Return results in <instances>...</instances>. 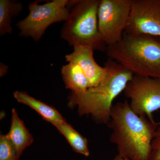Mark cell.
Segmentation results:
<instances>
[{"instance_id":"cell-4","label":"cell","mask_w":160,"mask_h":160,"mask_svg":"<svg viewBox=\"0 0 160 160\" xmlns=\"http://www.w3.org/2000/svg\"><path fill=\"white\" fill-rule=\"evenodd\" d=\"M100 0L69 1V18L61 32L62 39L69 46H84L106 52L98 27V12Z\"/></svg>"},{"instance_id":"cell-2","label":"cell","mask_w":160,"mask_h":160,"mask_svg":"<svg viewBox=\"0 0 160 160\" xmlns=\"http://www.w3.org/2000/svg\"><path fill=\"white\" fill-rule=\"evenodd\" d=\"M104 67L107 72L101 82L84 93H72L68 98V105L71 107L77 106L80 115H90L98 122L108 125L113 101L124 91L134 75L110 59H108Z\"/></svg>"},{"instance_id":"cell-16","label":"cell","mask_w":160,"mask_h":160,"mask_svg":"<svg viewBox=\"0 0 160 160\" xmlns=\"http://www.w3.org/2000/svg\"><path fill=\"white\" fill-rule=\"evenodd\" d=\"M149 160H160V124L152 141Z\"/></svg>"},{"instance_id":"cell-5","label":"cell","mask_w":160,"mask_h":160,"mask_svg":"<svg viewBox=\"0 0 160 160\" xmlns=\"http://www.w3.org/2000/svg\"><path fill=\"white\" fill-rule=\"evenodd\" d=\"M69 0H52L40 5L38 1L28 5L29 13L17 23L19 35L39 42L50 25L66 22L70 14Z\"/></svg>"},{"instance_id":"cell-13","label":"cell","mask_w":160,"mask_h":160,"mask_svg":"<svg viewBox=\"0 0 160 160\" xmlns=\"http://www.w3.org/2000/svg\"><path fill=\"white\" fill-rule=\"evenodd\" d=\"M23 9L21 2L13 0H0V35L11 34L12 20Z\"/></svg>"},{"instance_id":"cell-11","label":"cell","mask_w":160,"mask_h":160,"mask_svg":"<svg viewBox=\"0 0 160 160\" xmlns=\"http://www.w3.org/2000/svg\"><path fill=\"white\" fill-rule=\"evenodd\" d=\"M7 136L14 146L20 158L24 150L30 146L33 142V138L24 125V122L18 116L14 109L12 110L11 124Z\"/></svg>"},{"instance_id":"cell-14","label":"cell","mask_w":160,"mask_h":160,"mask_svg":"<svg viewBox=\"0 0 160 160\" xmlns=\"http://www.w3.org/2000/svg\"><path fill=\"white\" fill-rule=\"evenodd\" d=\"M66 138L75 152L86 157L89 155L88 140L66 122L55 126Z\"/></svg>"},{"instance_id":"cell-12","label":"cell","mask_w":160,"mask_h":160,"mask_svg":"<svg viewBox=\"0 0 160 160\" xmlns=\"http://www.w3.org/2000/svg\"><path fill=\"white\" fill-rule=\"evenodd\" d=\"M61 73L66 88L70 89L72 93L81 94L89 89L88 80L78 64L69 62L63 66Z\"/></svg>"},{"instance_id":"cell-7","label":"cell","mask_w":160,"mask_h":160,"mask_svg":"<svg viewBox=\"0 0 160 160\" xmlns=\"http://www.w3.org/2000/svg\"><path fill=\"white\" fill-rule=\"evenodd\" d=\"M124 94L130 100V108L140 116L147 118L155 125L153 113L160 109V79L133 75Z\"/></svg>"},{"instance_id":"cell-18","label":"cell","mask_w":160,"mask_h":160,"mask_svg":"<svg viewBox=\"0 0 160 160\" xmlns=\"http://www.w3.org/2000/svg\"><path fill=\"white\" fill-rule=\"evenodd\" d=\"M112 160H129L126 158H123L121 156L119 155L118 154L114 158H113Z\"/></svg>"},{"instance_id":"cell-8","label":"cell","mask_w":160,"mask_h":160,"mask_svg":"<svg viewBox=\"0 0 160 160\" xmlns=\"http://www.w3.org/2000/svg\"><path fill=\"white\" fill-rule=\"evenodd\" d=\"M124 33L150 36L160 40V0H132Z\"/></svg>"},{"instance_id":"cell-6","label":"cell","mask_w":160,"mask_h":160,"mask_svg":"<svg viewBox=\"0 0 160 160\" xmlns=\"http://www.w3.org/2000/svg\"><path fill=\"white\" fill-rule=\"evenodd\" d=\"M132 0H100L98 27L107 46L122 39L131 12Z\"/></svg>"},{"instance_id":"cell-10","label":"cell","mask_w":160,"mask_h":160,"mask_svg":"<svg viewBox=\"0 0 160 160\" xmlns=\"http://www.w3.org/2000/svg\"><path fill=\"white\" fill-rule=\"evenodd\" d=\"M13 96L18 102L34 109L44 120L51 123L54 126L66 122L54 108L30 96L25 92L15 91Z\"/></svg>"},{"instance_id":"cell-15","label":"cell","mask_w":160,"mask_h":160,"mask_svg":"<svg viewBox=\"0 0 160 160\" xmlns=\"http://www.w3.org/2000/svg\"><path fill=\"white\" fill-rule=\"evenodd\" d=\"M16 150L7 135L0 136V160H19Z\"/></svg>"},{"instance_id":"cell-17","label":"cell","mask_w":160,"mask_h":160,"mask_svg":"<svg viewBox=\"0 0 160 160\" xmlns=\"http://www.w3.org/2000/svg\"><path fill=\"white\" fill-rule=\"evenodd\" d=\"M0 74H1V77L3 76L6 74L7 72V70H8V67L6 66L5 64H3V63H1V66H0Z\"/></svg>"},{"instance_id":"cell-9","label":"cell","mask_w":160,"mask_h":160,"mask_svg":"<svg viewBox=\"0 0 160 160\" xmlns=\"http://www.w3.org/2000/svg\"><path fill=\"white\" fill-rule=\"evenodd\" d=\"M91 47L84 46L73 47L72 52L65 56L66 62L78 64L88 80L89 88L98 86L105 77L106 68L97 63Z\"/></svg>"},{"instance_id":"cell-3","label":"cell","mask_w":160,"mask_h":160,"mask_svg":"<svg viewBox=\"0 0 160 160\" xmlns=\"http://www.w3.org/2000/svg\"><path fill=\"white\" fill-rule=\"evenodd\" d=\"M106 52L134 75L160 79V40L145 35L124 33L119 42L108 46Z\"/></svg>"},{"instance_id":"cell-1","label":"cell","mask_w":160,"mask_h":160,"mask_svg":"<svg viewBox=\"0 0 160 160\" xmlns=\"http://www.w3.org/2000/svg\"><path fill=\"white\" fill-rule=\"evenodd\" d=\"M158 125L132 111L127 101L113 105L108 126L110 142L118 154L129 160H149L152 141Z\"/></svg>"}]
</instances>
